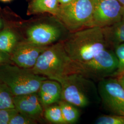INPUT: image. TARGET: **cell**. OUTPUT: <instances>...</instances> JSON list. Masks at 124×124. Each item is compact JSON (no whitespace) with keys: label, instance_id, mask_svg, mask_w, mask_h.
Returning <instances> with one entry per match:
<instances>
[{"label":"cell","instance_id":"6da1fadb","mask_svg":"<svg viewBox=\"0 0 124 124\" xmlns=\"http://www.w3.org/2000/svg\"><path fill=\"white\" fill-rule=\"evenodd\" d=\"M31 70L36 74L58 82L68 75H82L80 64L68 55L62 41L48 46L40 55L36 64Z\"/></svg>","mask_w":124,"mask_h":124},{"label":"cell","instance_id":"7a4b0ae2","mask_svg":"<svg viewBox=\"0 0 124 124\" xmlns=\"http://www.w3.org/2000/svg\"><path fill=\"white\" fill-rule=\"evenodd\" d=\"M62 42L68 55L80 64L88 62L102 50L109 48L102 28L99 27L71 32Z\"/></svg>","mask_w":124,"mask_h":124},{"label":"cell","instance_id":"3957f363","mask_svg":"<svg viewBox=\"0 0 124 124\" xmlns=\"http://www.w3.org/2000/svg\"><path fill=\"white\" fill-rule=\"evenodd\" d=\"M48 78L12 63L0 65V81L10 90L14 96L38 93L42 82Z\"/></svg>","mask_w":124,"mask_h":124},{"label":"cell","instance_id":"277c9868","mask_svg":"<svg viewBox=\"0 0 124 124\" xmlns=\"http://www.w3.org/2000/svg\"><path fill=\"white\" fill-rule=\"evenodd\" d=\"M94 0H74L60 5L55 17L67 29L73 32L92 27Z\"/></svg>","mask_w":124,"mask_h":124},{"label":"cell","instance_id":"5b68a950","mask_svg":"<svg viewBox=\"0 0 124 124\" xmlns=\"http://www.w3.org/2000/svg\"><path fill=\"white\" fill-rule=\"evenodd\" d=\"M62 86L61 99L76 107L85 108L92 102L95 85L88 78L81 74L67 76L58 81Z\"/></svg>","mask_w":124,"mask_h":124},{"label":"cell","instance_id":"8992f818","mask_svg":"<svg viewBox=\"0 0 124 124\" xmlns=\"http://www.w3.org/2000/svg\"><path fill=\"white\" fill-rule=\"evenodd\" d=\"M118 62L115 52L107 48L88 62L80 64L82 75L88 78H105L116 74Z\"/></svg>","mask_w":124,"mask_h":124},{"label":"cell","instance_id":"52a82bcc","mask_svg":"<svg viewBox=\"0 0 124 124\" xmlns=\"http://www.w3.org/2000/svg\"><path fill=\"white\" fill-rule=\"evenodd\" d=\"M102 102L107 110L117 115L124 116V88L117 78H103L98 85Z\"/></svg>","mask_w":124,"mask_h":124},{"label":"cell","instance_id":"ba28073f","mask_svg":"<svg viewBox=\"0 0 124 124\" xmlns=\"http://www.w3.org/2000/svg\"><path fill=\"white\" fill-rule=\"evenodd\" d=\"M122 10L118 0H94L92 27L103 28L120 21Z\"/></svg>","mask_w":124,"mask_h":124},{"label":"cell","instance_id":"9c48e42d","mask_svg":"<svg viewBox=\"0 0 124 124\" xmlns=\"http://www.w3.org/2000/svg\"><path fill=\"white\" fill-rule=\"evenodd\" d=\"M61 35V31L57 25L48 23H40L27 29L26 40L37 46H47L55 43Z\"/></svg>","mask_w":124,"mask_h":124},{"label":"cell","instance_id":"30bf717a","mask_svg":"<svg viewBox=\"0 0 124 124\" xmlns=\"http://www.w3.org/2000/svg\"><path fill=\"white\" fill-rule=\"evenodd\" d=\"M47 46H42L27 41L18 42L10 53L13 62L18 66L27 69H32L40 55Z\"/></svg>","mask_w":124,"mask_h":124},{"label":"cell","instance_id":"8fae6325","mask_svg":"<svg viewBox=\"0 0 124 124\" xmlns=\"http://www.w3.org/2000/svg\"><path fill=\"white\" fill-rule=\"evenodd\" d=\"M13 103L18 112L36 121L40 119L44 113V108L38 93L14 96Z\"/></svg>","mask_w":124,"mask_h":124},{"label":"cell","instance_id":"7c38bea8","mask_svg":"<svg viewBox=\"0 0 124 124\" xmlns=\"http://www.w3.org/2000/svg\"><path fill=\"white\" fill-rule=\"evenodd\" d=\"M38 94L42 106L46 108L61 100V85L56 80L47 79L42 82Z\"/></svg>","mask_w":124,"mask_h":124},{"label":"cell","instance_id":"4fadbf2b","mask_svg":"<svg viewBox=\"0 0 124 124\" xmlns=\"http://www.w3.org/2000/svg\"><path fill=\"white\" fill-rule=\"evenodd\" d=\"M103 33L109 47L115 48L124 43V21L121 20L102 28Z\"/></svg>","mask_w":124,"mask_h":124},{"label":"cell","instance_id":"5bb4252c","mask_svg":"<svg viewBox=\"0 0 124 124\" xmlns=\"http://www.w3.org/2000/svg\"><path fill=\"white\" fill-rule=\"evenodd\" d=\"M59 7L58 0H31L28 7L27 14L31 15L48 13L55 16Z\"/></svg>","mask_w":124,"mask_h":124},{"label":"cell","instance_id":"9a60e30c","mask_svg":"<svg viewBox=\"0 0 124 124\" xmlns=\"http://www.w3.org/2000/svg\"><path fill=\"white\" fill-rule=\"evenodd\" d=\"M18 42L17 35L11 29L0 31V51L10 54Z\"/></svg>","mask_w":124,"mask_h":124},{"label":"cell","instance_id":"2e32d148","mask_svg":"<svg viewBox=\"0 0 124 124\" xmlns=\"http://www.w3.org/2000/svg\"><path fill=\"white\" fill-rule=\"evenodd\" d=\"M58 103L65 124H74L77 121L80 113L76 107L62 100H60Z\"/></svg>","mask_w":124,"mask_h":124},{"label":"cell","instance_id":"e0dca14e","mask_svg":"<svg viewBox=\"0 0 124 124\" xmlns=\"http://www.w3.org/2000/svg\"><path fill=\"white\" fill-rule=\"evenodd\" d=\"M44 115L46 119L52 123L66 124L59 104L52 105L46 108Z\"/></svg>","mask_w":124,"mask_h":124},{"label":"cell","instance_id":"ac0fdd59","mask_svg":"<svg viewBox=\"0 0 124 124\" xmlns=\"http://www.w3.org/2000/svg\"><path fill=\"white\" fill-rule=\"evenodd\" d=\"M13 97L9 88L0 81V109L15 108Z\"/></svg>","mask_w":124,"mask_h":124},{"label":"cell","instance_id":"d6986e66","mask_svg":"<svg viewBox=\"0 0 124 124\" xmlns=\"http://www.w3.org/2000/svg\"><path fill=\"white\" fill-rule=\"evenodd\" d=\"M95 123L97 124H124V116L103 115L98 118Z\"/></svg>","mask_w":124,"mask_h":124},{"label":"cell","instance_id":"ffe728a7","mask_svg":"<svg viewBox=\"0 0 124 124\" xmlns=\"http://www.w3.org/2000/svg\"><path fill=\"white\" fill-rule=\"evenodd\" d=\"M115 53L118 59V69L115 75L124 73V43L120 45L115 48Z\"/></svg>","mask_w":124,"mask_h":124},{"label":"cell","instance_id":"44dd1931","mask_svg":"<svg viewBox=\"0 0 124 124\" xmlns=\"http://www.w3.org/2000/svg\"><path fill=\"white\" fill-rule=\"evenodd\" d=\"M37 123V121L31 118L17 112L12 117L9 124H32Z\"/></svg>","mask_w":124,"mask_h":124},{"label":"cell","instance_id":"7402d4cb","mask_svg":"<svg viewBox=\"0 0 124 124\" xmlns=\"http://www.w3.org/2000/svg\"><path fill=\"white\" fill-rule=\"evenodd\" d=\"M17 112L15 108L0 109V124H9L12 117Z\"/></svg>","mask_w":124,"mask_h":124},{"label":"cell","instance_id":"603a6c76","mask_svg":"<svg viewBox=\"0 0 124 124\" xmlns=\"http://www.w3.org/2000/svg\"><path fill=\"white\" fill-rule=\"evenodd\" d=\"M9 53L0 51V65L6 63H12Z\"/></svg>","mask_w":124,"mask_h":124},{"label":"cell","instance_id":"cb8c5ba5","mask_svg":"<svg viewBox=\"0 0 124 124\" xmlns=\"http://www.w3.org/2000/svg\"><path fill=\"white\" fill-rule=\"evenodd\" d=\"M116 78L117 79L120 84L124 88V73L117 75V77Z\"/></svg>","mask_w":124,"mask_h":124},{"label":"cell","instance_id":"d4e9b609","mask_svg":"<svg viewBox=\"0 0 124 124\" xmlns=\"http://www.w3.org/2000/svg\"><path fill=\"white\" fill-rule=\"evenodd\" d=\"M74 0H58L60 5H65L71 2Z\"/></svg>","mask_w":124,"mask_h":124},{"label":"cell","instance_id":"484cf974","mask_svg":"<svg viewBox=\"0 0 124 124\" xmlns=\"http://www.w3.org/2000/svg\"><path fill=\"white\" fill-rule=\"evenodd\" d=\"M3 26V21L2 18L0 17V31L2 29Z\"/></svg>","mask_w":124,"mask_h":124},{"label":"cell","instance_id":"4316f807","mask_svg":"<svg viewBox=\"0 0 124 124\" xmlns=\"http://www.w3.org/2000/svg\"><path fill=\"white\" fill-rule=\"evenodd\" d=\"M122 20L124 21V6H123V10H122Z\"/></svg>","mask_w":124,"mask_h":124},{"label":"cell","instance_id":"83f0119b","mask_svg":"<svg viewBox=\"0 0 124 124\" xmlns=\"http://www.w3.org/2000/svg\"><path fill=\"white\" fill-rule=\"evenodd\" d=\"M12 0H0V1L4 2H10Z\"/></svg>","mask_w":124,"mask_h":124},{"label":"cell","instance_id":"f1b7e54d","mask_svg":"<svg viewBox=\"0 0 124 124\" xmlns=\"http://www.w3.org/2000/svg\"><path fill=\"white\" fill-rule=\"evenodd\" d=\"M120 3H121V4L122 6H124V0H118Z\"/></svg>","mask_w":124,"mask_h":124}]
</instances>
